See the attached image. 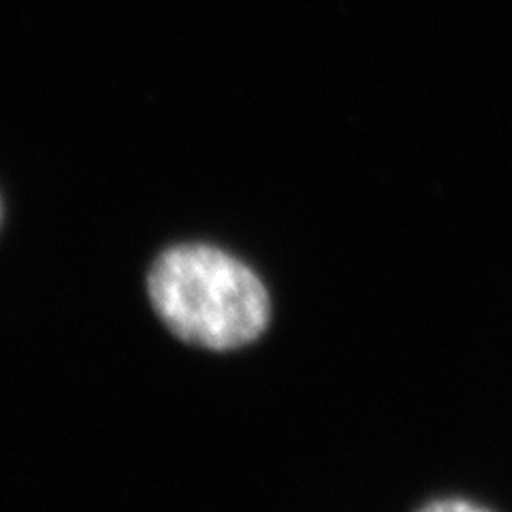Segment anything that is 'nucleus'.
Masks as SVG:
<instances>
[{
  "mask_svg": "<svg viewBox=\"0 0 512 512\" xmlns=\"http://www.w3.org/2000/svg\"><path fill=\"white\" fill-rule=\"evenodd\" d=\"M146 293L171 335L214 352L256 342L271 320V299L259 274L212 244L186 242L158 252Z\"/></svg>",
  "mask_w": 512,
  "mask_h": 512,
  "instance_id": "obj_1",
  "label": "nucleus"
},
{
  "mask_svg": "<svg viewBox=\"0 0 512 512\" xmlns=\"http://www.w3.org/2000/svg\"><path fill=\"white\" fill-rule=\"evenodd\" d=\"M421 512H489V510L466 500H438L425 506Z\"/></svg>",
  "mask_w": 512,
  "mask_h": 512,
  "instance_id": "obj_2",
  "label": "nucleus"
},
{
  "mask_svg": "<svg viewBox=\"0 0 512 512\" xmlns=\"http://www.w3.org/2000/svg\"><path fill=\"white\" fill-rule=\"evenodd\" d=\"M3 220H5V201H3V195H0V229H3Z\"/></svg>",
  "mask_w": 512,
  "mask_h": 512,
  "instance_id": "obj_3",
  "label": "nucleus"
}]
</instances>
